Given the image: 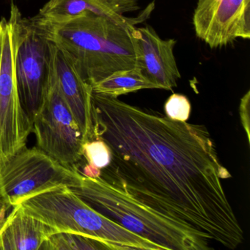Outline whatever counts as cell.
<instances>
[{
    "label": "cell",
    "instance_id": "1",
    "mask_svg": "<svg viewBox=\"0 0 250 250\" xmlns=\"http://www.w3.org/2000/svg\"><path fill=\"white\" fill-rule=\"evenodd\" d=\"M92 106L95 139L111 151L101 180L163 224L182 250L242 244L244 230L222 186L232 175L205 125L94 93Z\"/></svg>",
    "mask_w": 250,
    "mask_h": 250
},
{
    "label": "cell",
    "instance_id": "2",
    "mask_svg": "<svg viewBox=\"0 0 250 250\" xmlns=\"http://www.w3.org/2000/svg\"><path fill=\"white\" fill-rule=\"evenodd\" d=\"M154 8L155 2H151L128 21L89 14L55 25L36 21L92 86L114 73L137 68L131 27L150 18Z\"/></svg>",
    "mask_w": 250,
    "mask_h": 250
},
{
    "label": "cell",
    "instance_id": "3",
    "mask_svg": "<svg viewBox=\"0 0 250 250\" xmlns=\"http://www.w3.org/2000/svg\"><path fill=\"white\" fill-rule=\"evenodd\" d=\"M20 205L26 213L56 232L87 235L104 243L109 250H162L154 243L101 214L68 187L33 196Z\"/></svg>",
    "mask_w": 250,
    "mask_h": 250
},
{
    "label": "cell",
    "instance_id": "4",
    "mask_svg": "<svg viewBox=\"0 0 250 250\" xmlns=\"http://www.w3.org/2000/svg\"><path fill=\"white\" fill-rule=\"evenodd\" d=\"M83 175L60 163L39 147H27L0 169V203L8 208L61 187H76Z\"/></svg>",
    "mask_w": 250,
    "mask_h": 250
},
{
    "label": "cell",
    "instance_id": "5",
    "mask_svg": "<svg viewBox=\"0 0 250 250\" xmlns=\"http://www.w3.org/2000/svg\"><path fill=\"white\" fill-rule=\"evenodd\" d=\"M14 73L21 104L33 121L54 73L55 45L44 27L20 9L16 20Z\"/></svg>",
    "mask_w": 250,
    "mask_h": 250
},
{
    "label": "cell",
    "instance_id": "6",
    "mask_svg": "<svg viewBox=\"0 0 250 250\" xmlns=\"http://www.w3.org/2000/svg\"><path fill=\"white\" fill-rule=\"evenodd\" d=\"M18 8L11 4L9 18L0 21V169L27 147L33 132V121L21 104L14 73Z\"/></svg>",
    "mask_w": 250,
    "mask_h": 250
},
{
    "label": "cell",
    "instance_id": "7",
    "mask_svg": "<svg viewBox=\"0 0 250 250\" xmlns=\"http://www.w3.org/2000/svg\"><path fill=\"white\" fill-rule=\"evenodd\" d=\"M33 132L37 147L62 165L77 167L83 159V134L60 90L55 71L33 117Z\"/></svg>",
    "mask_w": 250,
    "mask_h": 250
},
{
    "label": "cell",
    "instance_id": "8",
    "mask_svg": "<svg viewBox=\"0 0 250 250\" xmlns=\"http://www.w3.org/2000/svg\"><path fill=\"white\" fill-rule=\"evenodd\" d=\"M71 189L105 217L154 243L162 250H182L175 235L163 224L112 189L99 177L83 175L80 184Z\"/></svg>",
    "mask_w": 250,
    "mask_h": 250
},
{
    "label": "cell",
    "instance_id": "9",
    "mask_svg": "<svg viewBox=\"0 0 250 250\" xmlns=\"http://www.w3.org/2000/svg\"><path fill=\"white\" fill-rule=\"evenodd\" d=\"M137 68L157 89L172 90L181 78L174 55L175 39L164 40L150 25L131 27Z\"/></svg>",
    "mask_w": 250,
    "mask_h": 250
},
{
    "label": "cell",
    "instance_id": "10",
    "mask_svg": "<svg viewBox=\"0 0 250 250\" xmlns=\"http://www.w3.org/2000/svg\"><path fill=\"white\" fill-rule=\"evenodd\" d=\"M54 71L60 90L81 130L84 143L95 140L92 87L56 46Z\"/></svg>",
    "mask_w": 250,
    "mask_h": 250
},
{
    "label": "cell",
    "instance_id": "11",
    "mask_svg": "<svg viewBox=\"0 0 250 250\" xmlns=\"http://www.w3.org/2000/svg\"><path fill=\"white\" fill-rule=\"evenodd\" d=\"M140 9L138 0H49L33 19L42 24L55 25L89 14L128 21L133 17L125 14Z\"/></svg>",
    "mask_w": 250,
    "mask_h": 250
},
{
    "label": "cell",
    "instance_id": "12",
    "mask_svg": "<svg viewBox=\"0 0 250 250\" xmlns=\"http://www.w3.org/2000/svg\"><path fill=\"white\" fill-rule=\"evenodd\" d=\"M250 39V0H220L203 39L210 49Z\"/></svg>",
    "mask_w": 250,
    "mask_h": 250
},
{
    "label": "cell",
    "instance_id": "13",
    "mask_svg": "<svg viewBox=\"0 0 250 250\" xmlns=\"http://www.w3.org/2000/svg\"><path fill=\"white\" fill-rule=\"evenodd\" d=\"M54 232L53 228L26 213L19 204L0 227V250H40Z\"/></svg>",
    "mask_w": 250,
    "mask_h": 250
},
{
    "label": "cell",
    "instance_id": "14",
    "mask_svg": "<svg viewBox=\"0 0 250 250\" xmlns=\"http://www.w3.org/2000/svg\"><path fill=\"white\" fill-rule=\"evenodd\" d=\"M91 87L93 93L112 98L144 89H157L137 68L114 73Z\"/></svg>",
    "mask_w": 250,
    "mask_h": 250
},
{
    "label": "cell",
    "instance_id": "15",
    "mask_svg": "<svg viewBox=\"0 0 250 250\" xmlns=\"http://www.w3.org/2000/svg\"><path fill=\"white\" fill-rule=\"evenodd\" d=\"M109 247L99 240L71 232L51 234L40 250H104Z\"/></svg>",
    "mask_w": 250,
    "mask_h": 250
},
{
    "label": "cell",
    "instance_id": "16",
    "mask_svg": "<svg viewBox=\"0 0 250 250\" xmlns=\"http://www.w3.org/2000/svg\"><path fill=\"white\" fill-rule=\"evenodd\" d=\"M83 158L86 160L85 166L82 175L90 178H97L101 169L106 167L111 161V151L109 146L101 139L86 142L83 146Z\"/></svg>",
    "mask_w": 250,
    "mask_h": 250
},
{
    "label": "cell",
    "instance_id": "17",
    "mask_svg": "<svg viewBox=\"0 0 250 250\" xmlns=\"http://www.w3.org/2000/svg\"><path fill=\"white\" fill-rule=\"evenodd\" d=\"M220 0H197L192 17L196 36L203 41Z\"/></svg>",
    "mask_w": 250,
    "mask_h": 250
},
{
    "label": "cell",
    "instance_id": "18",
    "mask_svg": "<svg viewBox=\"0 0 250 250\" xmlns=\"http://www.w3.org/2000/svg\"><path fill=\"white\" fill-rule=\"evenodd\" d=\"M191 104L187 96L173 93L165 105L166 116L174 121L187 122L191 110Z\"/></svg>",
    "mask_w": 250,
    "mask_h": 250
},
{
    "label": "cell",
    "instance_id": "19",
    "mask_svg": "<svg viewBox=\"0 0 250 250\" xmlns=\"http://www.w3.org/2000/svg\"><path fill=\"white\" fill-rule=\"evenodd\" d=\"M250 91L248 90L241 99L239 105L240 118L241 124L245 130L248 143H250Z\"/></svg>",
    "mask_w": 250,
    "mask_h": 250
},
{
    "label": "cell",
    "instance_id": "20",
    "mask_svg": "<svg viewBox=\"0 0 250 250\" xmlns=\"http://www.w3.org/2000/svg\"><path fill=\"white\" fill-rule=\"evenodd\" d=\"M8 209V208L5 205L0 203V227L3 223L4 220H5V213H6Z\"/></svg>",
    "mask_w": 250,
    "mask_h": 250
}]
</instances>
